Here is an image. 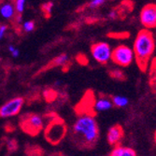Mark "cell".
<instances>
[{"label":"cell","instance_id":"obj_10","mask_svg":"<svg viewBox=\"0 0 156 156\" xmlns=\"http://www.w3.org/2000/svg\"><path fill=\"white\" fill-rule=\"evenodd\" d=\"M113 107L112 101L109 98L105 96H100L94 103V108L96 112H102L110 109Z\"/></svg>","mask_w":156,"mask_h":156},{"label":"cell","instance_id":"obj_25","mask_svg":"<svg viewBox=\"0 0 156 156\" xmlns=\"http://www.w3.org/2000/svg\"><path fill=\"white\" fill-rule=\"evenodd\" d=\"M154 141H155V144H156V131L154 133Z\"/></svg>","mask_w":156,"mask_h":156},{"label":"cell","instance_id":"obj_18","mask_svg":"<svg viewBox=\"0 0 156 156\" xmlns=\"http://www.w3.org/2000/svg\"><path fill=\"white\" fill-rule=\"evenodd\" d=\"M35 29V23L33 21H28L23 23V30L25 32H32Z\"/></svg>","mask_w":156,"mask_h":156},{"label":"cell","instance_id":"obj_7","mask_svg":"<svg viewBox=\"0 0 156 156\" xmlns=\"http://www.w3.org/2000/svg\"><path fill=\"white\" fill-rule=\"evenodd\" d=\"M139 19L145 29L150 30L156 27V4L145 5L140 11Z\"/></svg>","mask_w":156,"mask_h":156},{"label":"cell","instance_id":"obj_11","mask_svg":"<svg viewBox=\"0 0 156 156\" xmlns=\"http://www.w3.org/2000/svg\"><path fill=\"white\" fill-rule=\"evenodd\" d=\"M109 156H137L135 150L122 145L115 146L109 153Z\"/></svg>","mask_w":156,"mask_h":156},{"label":"cell","instance_id":"obj_21","mask_svg":"<svg viewBox=\"0 0 156 156\" xmlns=\"http://www.w3.org/2000/svg\"><path fill=\"white\" fill-rule=\"evenodd\" d=\"M8 26L6 24H0V37H3V36L5 35L6 31H7Z\"/></svg>","mask_w":156,"mask_h":156},{"label":"cell","instance_id":"obj_13","mask_svg":"<svg viewBox=\"0 0 156 156\" xmlns=\"http://www.w3.org/2000/svg\"><path fill=\"white\" fill-rule=\"evenodd\" d=\"M111 101H112L113 106L118 107V108H124V107H126L127 105H128V103H129L128 98L125 97V96H122V95H115V96H113L112 99H111Z\"/></svg>","mask_w":156,"mask_h":156},{"label":"cell","instance_id":"obj_2","mask_svg":"<svg viewBox=\"0 0 156 156\" xmlns=\"http://www.w3.org/2000/svg\"><path fill=\"white\" fill-rule=\"evenodd\" d=\"M155 50V41L152 33L148 29L140 30L134 41L133 51L138 67L145 71Z\"/></svg>","mask_w":156,"mask_h":156},{"label":"cell","instance_id":"obj_24","mask_svg":"<svg viewBox=\"0 0 156 156\" xmlns=\"http://www.w3.org/2000/svg\"><path fill=\"white\" fill-rule=\"evenodd\" d=\"M51 156H64V155H63V154L58 153V154H53V155H51Z\"/></svg>","mask_w":156,"mask_h":156},{"label":"cell","instance_id":"obj_23","mask_svg":"<svg viewBox=\"0 0 156 156\" xmlns=\"http://www.w3.org/2000/svg\"><path fill=\"white\" fill-rule=\"evenodd\" d=\"M19 54H20V53H19V51H18L17 49H14V50L11 51V55L13 56L14 58H17L18 56H19Z\"/></svg>","mask_w":156,"mask_h":156},{"label":"cell","instance_id":"obj_3","mask_svg":"<svg viewBox=\"0 0 156 156\" xmlns=\"http://www.w3.org/2000/svg\"><path fill=\"white\" fill-rule=\"evenodd\" d=\"M20 125L22 130L28 135L36 136L43 129L44 122L41 116L31 113V114H25L22 117Z\"/></svg>","mask_w":156,"mask_h":156},{"label":"cell","instance_id":"obj_17","mask_svg":"<svg viewBox=\"0 0 156 156\" xmlns=\"http://www.w3.org/2000/svg\"><path fill=\"white\" fill-rule=\"evenodd\" d=\"M24 5H25L24 0H17V1H15V10L20 15L24 10Z\"/></svg>","mask_w":156,"mask_h":156},{"label":"cell","instance_id":"obj_8","mask_svg":"<svg viewBox=\"0 0 156 156\" xmlns=\"http://www.w3.org/2000/svg\"><path fill=\"white\" fill-rule=\"evenodd\" d=\"M24 100L22 97H15L0 107V118H9L15 116L21 111Z\"/></svg>","mask_w":156,"mask_h":156},{"label":"cell","instance_id":"obj_26","mask_svg":"<svg viewBox=\"0 0 156 156\" xmlns=\"http://www.w3.org/2000/svg\"><path fill=\"white\" fill-rule=\"evenodd\" d=\"M0 39H1V37H0Z\"/></svg>","mask_w":156,"mask_h":156},{"label":"cell","instance_id":"obj_12","mask_svg":"<svg viewBox=\"0 0 156 156\" xmlns=\"http://www.w3.org/2000/svg\"><path fill=\"white\" fill-rule=\"evenodd\" d=\"M0 13L5 19H11L14 16V13H15V9L11 3H6L0 8Z\"/></svg>","mask_w":156,"mask_h":156},{"label":"cell","instance_id":"obj_16","mask_svg":"<svg viewBox=\"0 0 156 156\" xmlns=\"http://www.w3.org/2000/svg\"><path fill=\"white\" fill-rule=\"evenodd\" d=\"M110 76L112 78L120 80L125 79V76H124L123 72L122 71V70H120V69H114V70H112V71H110Z\"/></svg>","mask_w":156,"mask_h":156},{"label":"cell","instance_id":"obj_6","mask_svg":"<svg viewBox=\"0 0 156 156\" xmlns=\"http://www.w3.org/2000/svg\"><path fill=\"white\" fill-rule=\"evenodd\" d=\"M91 52L94 59L99 64L106 65L111 60L112 50L106 42H97L92 45Z\"/></svg>","mask_w":156,"mask_h":156},{"label":"cell","instance_id":"obj_9","mask_svg":"<svg viewBox=\"0 0 156 156\" xmlns=\"http://www.w3.org/2000/svg\"><path fill=\"white\" fill-rule=\"evenodd\" d=\"M123 136H124L123 128L120 124H116L110 127L108 131V135H107L108 142L109 143V145L113 147L121 145V141L123 138Z\"/></svg>","mask_w":156,"mask_h":156},{"label":"cell","instance_id":"obj_1","mask_svg":"<svg viewBox=\"0 0 156 156\" xmlns=\"http://www.w3.org/2000/svg\"><path fill=\"white\" fill-rule=\"evenodd\" d=\"M75 140L82 147L94 146L99 137V128L95 119L91 114L80 115L73 125Z\"/></svg>","mask_w":156,"mask_h":156},{"label":"cell","instance_id":"obj_4","mask_svg":"<svg viewBox=\"0 0 156 156\" xmlns=\"http://www.w3.org/2000/svg\"><path fill=\"white\" fill-rule=\"evenodd\" d=\"M135 58L133 49L126 45H119L112 50L111 61L120 66H130Z\"/></svg>","mask_w":156,"mask_h":156},{"label":"cell","instance_id":"obj_5","mask_svg":"<svg viewBox=\"0 0 156 156\" xmlns=\"http://www.w3.org/2000/svg\"><path fill=\"white\" fill-rule=\"evenodd\" d=\"M66 133V126L63 121L55 119L50 122L45 130V136L51 144L59 143Z\"/></svg>","mask_w":156,"mask_h":156},{"label":"cell","instance_id":"obj_22","mask_svg":"<svg viewBox=\"0 0 156 156\" xmlns=\"http://www.w3.org/2000/svg\"><path fill=\"white\" fill-rule=\"evenodd\" d=\"M108 17L110 18V19H116L117 17H118V12L116 11V10H111L109 13H108Z\"/></svg>","mask_w":156,"mask_h":156},{"label":"cell","instance_id":"obj_20","mask_svg":"<svg viewBox=\"0 0 156 156\" xmlns=\"http://www.w3.org/2000/svg\"><path fill=\"white\" fill-rule=\"evenodd\" d=\"M8 147L9 148V150H16L17 149V142L16 140L11 139L8 142Z\"/></svg>","mask_w":156,"mask_h":156},{"label":"cell","instance_id":"obj_14","mask_svg":"<svg viewBox=\"0 0 156 156\" xmlns=\"http://www.w3.org/2000/svg\"><path fill=\"white\" fill-rule=\"evenodd\" d=\"M68 60V57L67 55L63 53V54H60L59 56H57L56 58H54L50 64L49 66H62V65H65Z\"/></svg>","mask_w":156,"mask_h":156},{"label":"cell","instance_id":"obj_15","mask_svg":"<svg viewBox=\"0 0 156 156\" xmlns=\"http://www.w3.org/2000/svg\"><path fill=\"white\" fill-rule=\"evenodd\" d=\"M52 7H53V3H52V2H46V3H44L43 5L41 6L42 12L44 13L45 17L49 18V17L51 16V13Z\"/></svg>","mask_w":156,"mask_h":156},{"label":"cell","instance_id":"obj_19","mask_svg":"<svg viewBox=\"0 0 156 156\" xmlns=\"http://www.w3.org/2000/svg\"><path fill=\"white\" fill-rule=\"evenodd\" d=\"M105 3L104 0H93L89 3V7L91 9H96L98 7H100L101 5H103Z\"/></svg>","mask_w":156,"mask_h":156}]
</instances>
